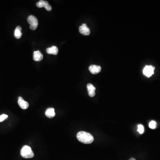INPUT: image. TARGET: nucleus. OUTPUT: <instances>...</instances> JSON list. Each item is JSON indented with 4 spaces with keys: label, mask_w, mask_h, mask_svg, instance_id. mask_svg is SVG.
Instances as JSON below:
<instances>
[{
    "label": "nucleus",
    "mask_w": 160,
    "mask_h": 160,
    "mask_svg": "<svg viewBox=\"0 0 160 160\" xmlns=\"http://www.w3.org/2000/svg\"><path fill=\"white\" fill-rule=\"evenodd\" d=\"M129 160H135V159H134V158H131Z\"/></svg>",
    "instance_id": "17"
},
{
    "label": "nucleus",
    "mask_w": 160,
    "mask_h": 160,
    "mask_svg": "<svg viewBox=\"0 0 160 160\" xmlns=\"http://www.w3.org/2000/svg\"><path fill=\"white\" fill-rule=\"evenodd\" d=\"M43 58V55L39 50L34 52L33 59L36 62H40Z\"/></svg>",
    "instance_id": "8"
},
{
    "label": "nucleus",
    "mask_w": 160,
    "mask_h": 160,
    "mask_svg": "<svg viewBox=\"0 0 160 160\" xmlns=\"http://www.w3.org/2000/svg\"><path fill=\"white\" fill-rule=\"evenodd\" d=\"M7 118H8V115H6V114H2V115H1L0 116V122L3 121Z\"/></svg>",
    "instance_id": "16"
},
{
    "label": "nucleus",
    "mask_w": 160,
    "mask_h": 160,
    "mask_svg": "<svg viewBox=\"0 0 160 160\" xmlns=\"http://www.w3.org/2000/svg\"><path fill=\"white\" fill-rule=\"evenodd\" d=\"M46 52L49 54L57 55L58 54V49L56 46H53L46 49Z\"/></svg>",
    "instance_id": "11"
},
{
    "label": "nucleus",
    "mask_w": 160,
    "mask_h": 160,
    "mask_svg": "<svg viewBox=\"0 0 160 160\" xmlns=\"http://www.w3.org/2000/svg\"><path fill=\"white\" fill-rule=\"evenodd\" d=\"M22 27L20 26H17L15 29V31H14V36L17 39H19L22 37Z\"/></svg>",
    "instance_id": "12"
},
{
    "label": "nucleus",
    "mask_w": 160,
    "mask_h": 160,
    "mask_svg": "<svg viewBox=\"0 0 160 160\" xmlns=\"http://www.w3.org/2000/svg\"><path fill=\"white\" fill-rule=\"evenodd\" d=\"M79 32L84 35H89L90 33V29L87 27L86 24H83L79 27Z\"/></svg>",
    "instance_id": "5"
},
{
    "label": "nucleus",
    "mask_w": 160,
    "mask_h": 160,
    "mask_svg": "<svg viewBox=\"0 0 160 160\" xmlns=\"http://www.w3.org/2000/svg\"><path fill=\"white\" fill-rule=\"evenodd\" d=\"M157 127V123L154 121H152L149 124V127L152 129H154Z\"/></svg>",
    "instance_id": "14"
},
{
    "label": "nucleus",
    "mask_w": 160,
    "mask_h": 160,
    "mask_svg": "<svg viewBox=\"0 0 160 160\" xmlns=\"http://www.w3.org/2000/svg\"><path fill=\"white\" fill-rule=\"evenodd\" d=\"M18 105L19 106L23 109H26L29 107V104L28 102L24 100L22 97H18Z\"/></svg>",
    "instance_id": "6"
},
{
    "label": "nucleus",
    "mask_w": 160,
    "mask_h": 160,
    "mask_svg": "<svg viewBox=\"0 0 160 160\" xmlns=\"http://www.w3.org/2000/svg\"><path fill=\"white\" fill-rule=\"evenodd\" d=\"M155 67L152 65H146L143 70V74L147 77H150L154 74Z\"/></svg>",
    "instance_id": "4"
},
{
    "label": "nucleus",
    "mask_w": 160,
    "mask_h": 160,
    "mask_svg": "<svg viewBox=\"0 0 160 160\" xmlns=\"http://www.w3.org/2000/svg\"><path fill=\"white\" fill-rule=\"evenodd\" d=\"M21 156L25 159H31L34 157V153L31 148L28 145H24L21 150Z\"/></svg>",
    "instance_id": "2"
},
{
    "label": "nucleus",
    "mask_w": 160,
    "mask_h": 160,
    "mask_svg": "<svg viewBox=\"0 0 160 160\" xmlns=\"http://www.w3.org/2000/svg\"><path fill=\"white\" fill-rule=\"evenodd\" d=\"M138 131L140 134H142L144 132V127L142 125H139L138 126Z\"/></svg>",
    "instance_id": "15"
},
{
    "label": "nucleus",
    "mask_w": 160,
    "mask_h": 160,
    "mask_svg": "<svg viewBox=\"0 0 160 160\" xmlns=\"http://www.w3.org/2000/svg\"><path fill=\"white\" fill-rule=\"evenodd\" d=\"M89 95L90 97H94L95 95L96 88L92 84H88L87 85Z\"/></svg>",
    "instance_id": "9"
},
{
    "label": "nucleus",
    "mask_w": 160,
    "mask_h": 160,
    "mask_svg": "<svg viewBox=\"0 0 160 160\" xmlns=\"http://www.w3.org/2000/svg\"><path fill=\"white\" fill-rule=\"evenodd\" d=\"M77 138L79 141L85 144H91L94 140L93 135L85 131L78 132L77 135Z\"/></svg>",
    "instance_id": "1"
},
{
    "label": "nucleus",
    "mask_w": 160,
    "mask_h": 160,
    "mask_svg": "<svg viewBox=\"0 0 160 160\" xmlns=\"http://www.w3.org/2000/svg\"><path fill=\"white\" fill-rule=\"evenodd\" d=\"M27 21L30 24V29L33 31L36 30L38 25V22L37 18L33 15H30L27 18Z\"/></svg>",
    "instance_id": "3"
},
{
    "label": "nucleus",
    "mask_w": 160,
    "mask_h": 160,
    "mask_svg": "<svg viewBox=\"0 0 160 160\" xmlns=\"http://www.w3.org/2000/svg\"><path fill=\"white\" fill-rule=\"evenodd\" d=\"M49 4V3L47 1H44V0H41L36 3V6L38 8H41L44 7L45 9Z\"/></svg>",
    "instance_id": "13"
},
{
    "label": "nucleus",
    "mask_w": 160,
    "mask_h": 160,
    "mask_svg": "<svg viewBox=\"0 0 160 160\" xmlns=\"http://www.w3.org/2000/svg\"><path fill=\"white\" fill-rule=\"evenodd\" d=\"M55 114L54 109L53 108H49L47 109L45 111V115L47 118H49L54 117Z\"/></svg>",
    "instance_id": "10"
},
{
    "label": "nucleus",
    "mask_w": 160,
    "mask_h": 160,
    "mask_svg": "<svg viewBox=\"0 0 160 160\" xmlns=\"http://www.w3.org/2000/svg\"><path fill=\"white\" fill-rule=\"evenodd\" d=\"M89 71L91 72V74H98L100 72L101 70V68L100 66L97 65H92L89 66Z\"/></svg>",
    "instance_id": "7"
}]
</instances>
